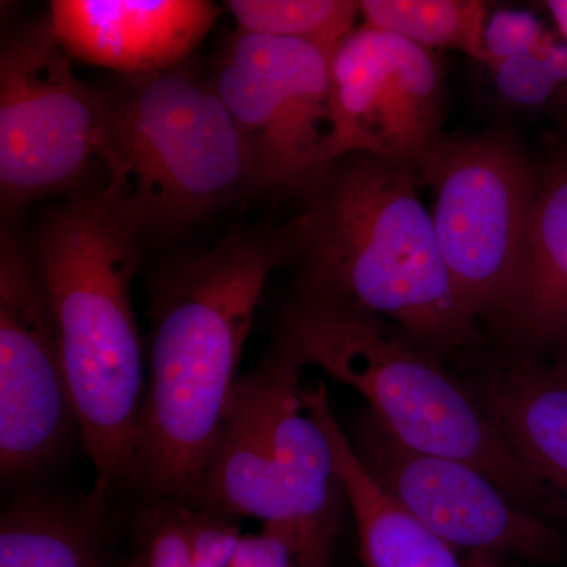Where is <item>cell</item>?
<instances>
[{
	"instance_id": "obj_1",
	"label": "cell",
	"mask_w": 567,
	"mask_h": 567,
	"mask_svg": "<svg viewBox=\"0 0 567 567\" xmlns=\"http://www.w3.org/2000/svg\"><path fill=\"white\" fill-rule=\"evenodd\" d=\"M289 259L281 234L235 230L178 254L148 282L151 357L133 486L193 506L240 374L265 282Z\"/></svg>"
},
{
	"instance_id": "obj_2",
	"label": "cell",
	"mask_w": 567,
	"mask_h": 567,
	"mask_svg": "<svg viewBox=\"0 0 567 567\" xmlns=\"http://www.w3.org/2000/svg\"><path fill=\"white\" fill-rule=\"evenodd\" d=\"M415 167L369 153L339 156L284 230L300 293L382 317L446 361L483 342L440 252Z\"/></svg>"
},
{
	"instance_id": "obj_3",
	"label": "cell",
	"mask_w": 567,
	"mask_h": 567,
	"mask_svg": "<svg viewBox=\"0 0 567 567\" xmlns=\"http://www.w3.org/2000/svg\"><path fill=\"white\" fill-rule=\"evenodd\" d=\"M140 235L102 188L78 192L44 216L33 256L95 488L107 495L134 483L147 385L132 298Z\"/></svg>"
},
{
	"instance_id": "obj_4",
	"label": "cell",
	"mask_w": 567,
	"mask_h": 567,
	"mask_svg": "<svg viewBox=\"0 0 567 567\" xmlns=\"http://www.w3.org/2000/svg\"><path fill=\"white\" fill-rule=\"evenodd\" d=\"M276 341L353 388L402 445L476 466L520 505L567 527V511L522 464L461 375L382 317L298 292Z\"/></svg>"
},
{
	"instance_id": "obj_5",
	"label": "cell",
	"mask_w": 567,
	"mask_h": 567,
	"mask_svg": "<svg viewBox=\"0 0 567 567\" xmlns=\"http://www.w3.org/2000/svg\"><path fill=\"white\" fill-rule=\"evenodd\" d=\"M96 95L102 192L137 233H175L254 189L244 137L213 81L182 63Z\"/></svg>"
},
{
	"instance_id": "obj_6",
	"label": "cell",
	"mask_w": 567,
	"mask_h": 567,
	"mask_svg": "<svg viewBox=\"0 0 567 567\" xmlns=\"http://www.w3.org/2000/svg\"><path fill=\"white\" fill-rule=\"evenodd\" d=\"M413 167L431 192L436 241L458 297L492 328L520 281L539 174L499 134H440Z\"/></svg>"
},
{
	"instance_id": "obj_7",
	"label": "cell",
	"mask_w": 567,
	"mask_h": 567,
	"mask_svg": "<svg viewBox=\"0 0 567 567\" xmlns=\"http://www.w3.org/2000/svg\"><path fill=\"white\" fill-rule=\"evenodd\" d=\"M331 55L238 32L213 84L251 159L254 189L303 196L334 162Z\"/></svg>"
},
{
	"instance_id": "obj_8",
	"label": "cell",
	"mask_w": 567,
	"mask_h": 567,
	"mask_svg": "<svg viewBox=\"0 0 567 567\" xmlns=\"http://www.w3.org/2000/svg\"><path fill=\"white\" fill-rule=\"evenodd\" d=\"M99 136V95L73 73L50 14L11 33L0 52L3 212L81 192Z\"/></svg>"
},
{
	"instance_id": "obj_9",
	"label": "cell",
	"mask_w": 567,
	"mask_h": 567,
	"mask_svg": "<svg viewBox=\"0 0 567 567\" xmlns=\"http://www.w3.org/2000/svg\"><path fill=\"white\" fill-rule=\"evenodd\" d=\"M349 439L377 483L465 557L488 565L567 561L565 528L520 505L476 466L410 450L368 409Z\"/></svg>"
},
{
	"instance_id": "obj_10",
	"label": "cell",
	"mask_w": 567,
	"mask_h": 567,
	"mask_svg": "<svg viewBox=\"0 0 567 567\" xmlns=\"http://www.w3.org/2000/svg\"><path fill=\"white\" fill-rule=\"evenodd\" d=\"M78 427L61 338L35 259L3 230L0 244V472L6 481L54 464Z\"/></svg>"
},
{
	"instance_id": "obj_11",
	"label": "cell",
	"mask_w": 567,
	"mask_h": 567,
	"mask_svg": "<svg viewBox=\"0 0 567 567\" xmlns=\"http://www.w3.org/2000/svg\"><path fill=\"white\" fill-rule=\"evenodd\" d=\"M334 159L369 153L413 166L440 136L443 69L434 51L361 24L331 55Z\"/></svg>"
},
{
	"instance_id": "obj_12",
	"label": "cell",
	"mask_w": 567,
	"mask_h": 567,
	"mask_svg": "<svg viewBox=\"0 0 567 567\" xmlns=\"http://www.w3.org/2000/svg\"><path fill=\"white\" fill-rule=\"evenodd\" d=\"M301 369L292 350L275 341L274 349L237 383L252 406L293 513L297 566L333 567L347 498L330 442L305 410Z\"/></svg>"
},
{
	"instance_id": "obj_13",
	"label": "cell",
	"mask_w": 567,
	"mask_h": 567,
	"mask_svg": "<svg viewBox=\"0 0 567 567\" xmlns=\"http://www.w3.org/2000/svg\"><path fill=\"white\" fill-rule=\"evenodd\" d=\"M218 14L207 0H54L50 20L71 59L144 76L182 65Z\"/></svg>"
},
{
	"instance_id": "obj_14",
	"label": "cell",
	"mask_w": 567,
	"mask_h": 567,
	"mask_svg": "<svg viewBox=\"0 0 567 567\" xmlns=\"http://www.w3.org/2000/svg\"><path fill=\"white\" fill-rule=\"evenodd\" d=\"M468 390L514 454L567 511V368L511 350L465 353Z\"/></svg>"
},
{
	"instance_id": "obj_15",
	"label": "cell",
	"mask_w": 567,
	"mask_h": 567,
	"mask_svg": "<svg viewBox=\"0 0 567 567\" xmlns=\"http://www.w3.org/2000/svg\"><path fill=\"white\" fill-rule=\"evenodd\" d=\"M492 330L511 352L567 364V153L539 174L520 281Z\"/></svg>"
},
{
	"instance_id": "obj_16",
	"label": "cell",
	"mask_w": 567,
	"mask_h": 567,
	"mask_svg": "<svg viewBox=\"0 0 567 567\" xmlns=\"http://www.w3.org/2000/svg\"><path fill=\"white\" fill-rule=\"evenodd\" d=\"M308 415L322 429L333 451L336 472L352 507L365 567H495L465 557L417 520L372 477L339 424L322 383L303 388Z\"/></svg>"
},
{
	"instance_id": "obj_17",
	"label": "cell",
	"mask_w": 567,
	"mask_h": 567,
	"mask_svg": "<svg viewBox=\"0 0 567 567\" xmlns=\"http://www.w3.org/2000/svg\"><path fill=\"white\" fill-rule=\"evenodd\" d=\"M192 507L234 518H256L264 525L290 528L295 535L289 499L252 406L238 383L224 410Z\"/></svg>"
},
{
	"instance_id": "obj_18",
	"label": "cell",
	"mask_w": 567,
	"mask_h": 567,
	"mask_svg": "<svg viewBox=\"0 0 567 567\" xmlns=\"http://www.w3.org/2000/svg\"><path fill=\"white\" fill-rule=\"evenodd\" d=\"M107 499L24 494L0 518V567H106Z\"/></svg>"
},
{
	"instance_id": "obj_19",
	"label": "cell",
	"mask_w": 567,
	"mask_h": 567,
	"mask_svg": "<svg viewBox=\"0 0 567 567\" xmlns=\"http://www.w3.org/2000/svg\"><path fill=\"white\" fill-rule=\"evenodd\" d=\"M364 24L393 32L425 50L447 48L486 63L488 7L480 0H363Z\"/></svg>"
},
{
	"instance_id": "obj_20",
	"label": "cell",
	"mask_w": 567,
	"mask_h": 567,
	"mask_svg": "<svg viewBox=\"0 0 567 567\" xmlns=\"http://www.w3.org/2000/svg\"><path fill=\"white\" fill-rule=\"evenodd\" d=\"M240 32L300 40L333 52L352 31L360 2L350 0H229Z\"/></svg>"
},
{
	"instance_id": "obj_21",
	"label": "cell",
	"mask_w": 567,
	"mask_h": 567,
	"mask_svg": "<svg viewBox=\"0 0 567 567\" xmlns=\"http://www.w3.org/2000/svg\"><path fill=\"white\" fill-rule=\"evenodd\" d=\"M185 506L169 499H153L142 509L128 567H196L186 536Z\"/></svg>"
},
{
	"instance_id": "obj_22",
	"label": "cell",
	"mask_w": 567,
	"mask_h": 567,
	"mask_svg": "<svg viewBox=\"0 0 567 567\" xmlns=\"http://www.w3.org/2000/svg\"><path fill=\"white\" fill-rule=\"evenodd\" d=\"M185 528L196 567H229L241 533L237 518L185 506Z\"/></svg>"
},
{
	"instance_id": "obj_23",
	"label": "cell",
	"mask_w": 567,
	"mask_h": 567,
	"mask_svg": "<svg viewBox=\"0 0 567 567\" xmlns=\"http://www.w3.org/2000/svg\"><path fill=\"white\" fill-rule=\"evenodd\" d=\"M550 33L543 29V24L533 14L525 11L498 10L488 14L486 29H484V51L487 55V66L496 62L543 50Z\"/></svg>"
},
{
	"instance_id": "obj_24",
	"label": "cell",
	"mask_w": 567,
	"mask_h": 567,
	"mask_svg": "<svg viewBox=\"0 0 567 567\" xmlns=\"http://www.w3.org/2000/svg\"><path fill=\"white\" fill-rule=\"evenodd\" d=\"M546 47L539 51L514 55L492 66L496 87L503 96L511 102L528 104V106H536L550 99L551 93L557 91L558 84L548 73L544 62L543 54Z\"/></svg>"
},
{
	"instance_id": "obj_25",
	"label": "cell",
	"mask_w": 567,
	"mask_h": 567,
	"mask_svg": "<svg viewBox=\"0 0 567 567\" xmlns=\"http://www.w3.org/2000/svg\"><path fill=\"white\" fill-rule=\"evenodd\" d=\"M229 567H298L292 529L264 525L262 532L241 536Z\"/></svg>"
},
{
	"instance_id": "obj_26",
	"label": "cell",
	"mask_w": 567,
	"mask_h": 567,
	"mask_svg": "<svg viewBox=\"0 0 567 567\" xmlns=\"http://www.w3.org/2000/svg\"><path fill=\"white\" fill-rule=\"evenodd\" d=\"M544 62H546V66L548 73L551 74L555 82L557 84H563V82H567V44L565 41L558 43V41L551 40L548 41L546 50H544Z\"/></svg>"
},
{
	"instance_id": "obj_27",
	"label": "cell",
	"mask_w": 567,
	"mask_h": 567,
	"mask_svg": "<svg viewBox=\"0 0 567 567\" xmlns=\"http://www.w3.org/2000/svg\"><path fill=\"white\" fill-rule=\"evenodd\" d=\"M546 9L554 18L563 41L567 44V0H547Z\"/></svg>"
},
{
	"instance_id": "obj_28",
	"label": "cell",
	"mask_w": 567,
	"mask_h": 567,
	"mask_svg": "<svg viewBox=\"0 0 567 567\" xmlns=\"http://www.w3.org/2000/svg\"><path fill=\"white\" fill-rule=\"evenodd\" d=\"M558 364H559V363H558ZM563 365H566V368H567V364H563Z\"/></svg>"
}]
</instances>
